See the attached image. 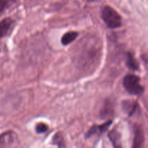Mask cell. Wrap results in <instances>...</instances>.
Masks as SVG:
<instances>
[{"label": "cell", "instance_id": "6da1fadb", "mask_svg": "<svg viewBox=\"0 0 148 148\" xmlns=\"http://www.w3.org/2000/svg\"><path fill=\"white\" fill-rule=\"evenodd\" d=\"M102 55V43L97 36H84L73 49L74 62L85 72H92L100 63Z\"/></svg>", "mask_w": 148, "mask_h": 148}, {"label": "cell", "instance_id": "7a4b0ae2", "mask_svg": "<svg viewBox=\"0 0 148 148\" xmlns=\"http://www.w3.org/2000/svg\"><path fill=\"white\" fill-rule=\"evenodd\" d=\"M102 18L110 28H117L121 26V17L114 9L106 6L102 10Z\"/></svg>", "mask_w": 148, "mask_h": 148}, {"label": "cell", "instance_id": "3957f363", "mask_svg": "<svg viewBox=\"0 0 148 148\" xmlns=\"http://www.w3.org/2000/svg\"><path fill=\"white\" fill-rule=\"evenodd\" d=\"M123 85L126 90L132 95H140L144 92V88L140 84V77L137 75H127L123 80Z\"/></svg>", "mask_w": 148, "mask_h": 148}, {"label": "cell", "instance_id": "277c9868", "mask_svg": "<svg viewBox=\"0 0 148 148\" xmlns=\"http://www.w3.org/2000/svg\"><path fill=\"white\" fill-rule=\"evenodd\" d=\"M17 134L12 131L6 132L0 135V147H10L16 144Z\"/></svg>", "mask_w": 148, "mask_h": 148}, {"label": "cell", "instance_id": "5b68a950", "mask_svg": "<svg viewBox=\"0 0 148 148\" xmlns=\"http://www.w3.org/2000/svg\"><path fill=\"white\" fill-rule=\"evenodd\" d=\"M145 142V135L143 130L140 126H136L134 128V137L132 147L134 148L142 147Z\"/></svg>", "mask_w": 148, "mask_h": 148}, {"label": "cell", "instance_id": "8992f818", "mask_svg": "<svg viewBox=\"0 0 148 148\" xmlns=\"http://www.w3.org/2000/svg\"><path fill=\"white\" fill-rule=\"evenodd\" d=\"M12 25L13 20L10 18H5L0 22V38L8 34Z\"/></svg>", "mask_w": 148, "mask_h": 148}, {"label": "cell", "instance_id": "52a82bcc", "mask_svg": "<svg viewBox=\"0 0 148 148\" xmlns=\"http://www.w3.org/2000/svg\"><path fill=\"white\" fill-rule=\"evenodd\" d=\"M111 122H112V121H109L104 123L103 124H101V126H94V127H92V128L88 131V134H87L86 135L87 137H90V136L93 135V134H98V133H103L104 132H106L107 130V129L109 127Z\"/></svg>", "mask_w": 148, "mask_h": 148}, {"label": "cell", "instance_id": "ba28073f", "mask_svg": "<svg viewBox=\"0 0 148 148\" xmlns=\"http://www.w3.org/2000/svg\"><path fill=\"white\" fill-rule=\"evenodd\" d=\"M114 114V106L110 101H106L101 111V116L103 119H108L112 116Z\"/></svg>", "mask_w": 148, "mask_h": 148}, {"label": "cell", "instance_id": "9c48e42d", "mask_svg": "<svg viewBox=\"0 0 148 148\" xmlns=\"http://www.w3.org/2000/svg\"><path fill=\"white\" fill-rule=\"evenodd\" d=\"M77 36H78L77 32H75V31L67 32V33H66L63 36H62V44L64 45V46L69 44V43H72V41H74V40L77 38Z\"/></svg>", "mask_w": 148, "mask_h": 148}, {"label": "cell", "instance_id": "30bf717a", "mask_svg": "<svg viewBox=\"0 0 148 148\" xmlns=\"http://www.w3.org/2000/svg\"><path fill=\"white\" fill-rule=\"evenodd\" d=\"M127 65L132 70H137L139 69V64L133 54L130 52L127 53Z\"/></svg>", "mask_w": 148, "mask_h": 148}, {"label": "cell", "instance_id": "8fae6325", "mask_svg": "<svg viewBox=\"0 0 148 148\" xmlns=\"http://www.w3.org/2000/svg\"><path fill=\"white\" fill-rule=\"evenodd\" d=\"M15 2L16 0H0V13H2Z\"/></svg>", "mask_w": 148, "mask_h": 148}, {"label": "cell", "instance_id": "7c38bea8", "mask_svg": "<svg viewBox=\"0 0 148 148\" xmlns=\"http://www.w3.org/2000/svg\"><path fill=\"white\" fill-rule=\"evenodd\" d=\"M109 138L115 147H119V145H118L119 143L120 138L119 134L116 130H112V131L109 133Z\"/></svg>", "mask_w": 148, "mask_h": 148}, {"label": "cell", "instance_id": "4fadbf2b", "mask_svg": "<svg viewBox=\"0 0 148 148\" xmlns=\"http://www.w3.org/2000/svg\"><path fill=\"white\" fill-rule=\"evenodd\" d=\"M49 129V127L47 126V124H44V123H39L36 125V130L38 133H44L46 132V131Z\"/></svg>", "mask_w": 148, "mask_h": 148}, {"label": "cell", "instance_id": "5bb4252c", "mask_svg": "<svg viewBox=\"0 0 148 148\" xmlns=\"http://www.w3.org/2000/svg\"><path fill=\"white\" fill-rule=\"evenodd\" d=\"M53 143L56 144L57 146H59V147H64L65 146L63 140V137L59 134H57L55 135L54 138H53Z\"/></svg>", "mask_w": 148, "mask_h": 148}, {"label": "cell", "instance_id": "9a60e30c", "mask_svg": "<svg viewBox=\"0 0 148 148\" xmlns=\"http://www.w3.org/2000/svg\"><path fill=\"white\" fill-rule=\"evenodd\" d=\"M87 1H95V0H87Z\"/></svg>", "mask_w": 148, "mask_h": 148}]
</instances>
